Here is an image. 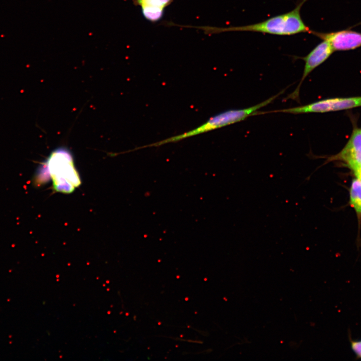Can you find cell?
<instances>
[{"instance_id": "5b68a950", "label": "cell", "mask_w": 361, "mask_h": 361, "mask_svg": "<svg viewBox=\"0 0 361 361\" xmlns=\"http://www.w3.org/2000/svg\"><path fill=\"white\" fill-rule=\"evenodd\" d=\"M333 52L330 45L326 41L322 40L306 56L300 58L305 63L301 79L295 90L286 99L299 100L300 88L303 81L313 70L325 62Z\"/></svg>"}, {"instance_id": "6da1fadb", "label": "cell", "mask_w": 361, "mask_h": 361, "mask_svg": "<svg viewBox=\"0 0 361 361\" xmlns=\"http://www.w3.org/2000/svg\"><path fill=\"white\" fill-rule=\"evenodd\" d=\"M307 0H302L292 11L275 16L263 21L245 26L216 28L197 27L208 34L227 32H251L279 36H290L300 33H310L311 30L303 22L300 14L303 5Z\"/></svg>"}, {"instance_id": "7a4b0ae2", "label": "cell", "mask_w": 361, "mask_h": 361, "mask_svg": "<svg viewBox=\"0 0 361 361\" xmlns=\"http://www.w3.org/2000/svg\"><path fill=\"white\" fill-rule=\"evenodd\" d=\"M45 165L52 179L53 188L57 192L71 193L81 184L73 156L67 148L61 147L55 149Z\"/></svg>"}, {"instance_id": "8992f818", "label": "cell", "mask_w": 361, "mask_h": 361, "mask_svg": "<svg viewBox=\"0 0 361 361\" xmlns=\"http://www.w3.org/2000/svg\"><path fill=\"white\" fill-rule=\"evenodd\" d=\"M310 34L326 41L334 52L354 50L361 47V33L345 29L329 33L311 30Z\"/></svg>"}, {"instance_id": "52a82bcc", "label": "cell", "mask_w": 361, "mask_h": 361, "mask_svg": "<svg viewBox=\"0 0 361 361\" xmlns=\"http://www.w3.org/2000/svg\"><path fill=\"white\" fill-rule=\"evenodd\" d=\"M339 160L346 163L347 166L361 163V130L355 128L347 143L338 153L329 156L326 162Z\"/></svg>"}, {"instance_id": "30bf717a", "label": "cell", "mask_w": 361, "mask_h": 361, "mask_svg": "<svg viewBox=\"0 0 361 361\" xmlns=\"http://www.w3.org/2000/svg\"><path fill=\"white\" fill-rule=\"evenodd\" d=\"M350 346L356 357L361 358V340L352 341Z\"/></svg>"}, {"instance_id": "7c38bea8", "label": "cell", "mask_w": 361, "mask_h": 361, "mask_svg": "<svg viewBox=\"0 0 361 361\" xmlns=\"http://www.w3.org/2000/svg\"><path fill=\"white\" fill-rule=\"evenodd\" d=\"M361 130V129H360Z\"/></svg>"}, {"instance_id": "ba28073f", "label": "cell", "mask_w": 361, "mask_h": 361, "mask_svg": "<svg viewBox=\"0 0 361 361\" xmlns=\"http://www.w3.org/2000/svg\"><path fill=\"white\" fill-rule=\"evenodd\" d=\"M173 0H136L144 18L152 22L159 21L162 17L164 9Z\"/></svg>"}, {"instance_id": "9c48e42d", "label": "cell", "mask_w": 361, "mask_h": 361, "mask_svg": "<svg viewBox=\"0 0 361 361\" xmlns=\"http://www.w3.org/2000/svg\"><path fill=\"white\" fill-rule=\"evenodd\" d=\"M350 204L356 213L361 215V180L354 179L350 189Z\"/></svg>"}, {"instance_id": "3957f363", "label": "cell", "mask_w": 361, "mask_h": 361, "mask_svg": "<svg viewBox=\"0 0 361 361\" xmlns=\"http://www.w3.org/2000/svg\"><path fill=\"white\" fill-rule=\"evenodd\" d=\"M282 93L283 91H281L259 104L248 108L231 109L224 111L212 117L205 123L193 130L179 135L170 137L156 143L151 144L148 146H157L167 143L177 141L189 137L243 121L250 116L257 115L258 109L271 103L278 96Z\"/></svg>"}, {"instance_id": "277c9868", "label": "cell", "mask_w": 361, "mask_h": 361, "mask_svg": "<svg viewBox=\"0 0 361 361\" xmlns=\"http://www.w3.org/2000/svg\"><path fill=\"white\" fill-rule=\"evenodd\" d=\"M361 106V96L323 99L305 105L275 110L291 114L324 113Z\"/></svg>"}, {"instance_id": "8fae6325", "label": "cell", "mask_w": 361, "mask_h": 361, "mask_svg": "<svg viewBox=\"0 0 361 361\" xmlns=\"http://www.w3.org/2000/svg\"><path fill=\"white\" fill-rule=\"evenodd\" d=\"M348 166L352 170L357 178L361 180V163L353 164Z\"/></svg>"}]
</instances>
